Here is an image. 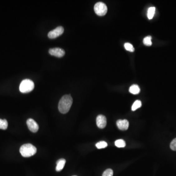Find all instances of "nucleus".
I'll list each match as a JSON object with an SVG mask.
<instances>
[{
    "mask_svg": "<svg viewBox=\"0 0 176 176\" xmlns=\"http://www.w3.org/2000/svg\"><path fill=\"white\" fill-rule=\"evenodd\" d=\"M129 92L133 94H137L140 93V88L137 85H133L129 88Z\"/></svg>",
    "mask_w": 176,
    "mask_h": 176,
    "instance_id": "nucleus-11",
    "label": "nucleus"
},
{
    "mask_svg": "<svg viewBox=\"0 0 176 176\" xmlns=\"http://www.w3.org/2000/svg\"><path fill=\"white\" fill-rule=\"evenodd\" d=\"M66 160L64 159H61L57 160L56 162V171L57 172L60 171L64 168L66 164Z\"/></svg>",
    "mask_w": 176,
    "mask_h": 176,
    "instance_id": "nucleus-10",
    "label": "nucleus"
},
{
    "mask_svg": "<svg viewBox=\"0 0 176 176\" xmlns=\"http://www.w3.org/2000/svg\"><path fill=\"white\" fill-rule=\"evenodd\" d=\"M26 124L31 132L36 133L39 130V125L37 123L31 118H29L26 121Z\"/></svg>",
    "mask_w": 176,
    "mask_h": 176,
    "instance_id": "nucleus-6",
    "label": "nucleus"
},
{
    "mask_svg": "<svg viewBox=\"0 0 176 176\" xmlns=\"http://www.w3.org/2000/svg\"><path fill=\"white\" fill-rule=\"evenodd\" d=\"M97 125L98 127L100 129H103L107 125L106 117L103 115H100L97 117Z\"/></svg>",
    "mask_w": 176,
    "mask_h": 176,
    "instance_id": "nucleus-8",
    "label": "nucleus"
},
{
    "mask_svg": "<svg viewBox=\"0 0 176 176\" xmlns=\"http://www.w3.org/2000/svg\"><path fill=\"white\" fill-rule=\"evenodd\" d=\"M112 175H113L112 170L111 169H108L104 172L102 176H112Z\"/></svg>",
    "mask_w": 176,
    "mask_h": 176,
    "instance_id": "nucleus-19",
    "label": "nucleus"
},
{
    "mask_svg": "<svg viewBox=\"0 0 176 176\" xmlns=\"http://www.w3.org/2000/svg\"></svg>",
    "mask_w": 176,
    "mask_h": 176,
    "instance_id": "nucleus-21",
    "label": "nucleus"
},
{
    "mask_svg": "<svg viewBox=\"0 0 176 176\" xmlns=\"http://www.w3.org/2000/svg\"><path fill=\"white\" fill-rule=\"evenodd\" d=\"M64 27L62 26H58L55 29L50 31L48 33V37L49 38L55 39L57 37L60 36L64 32Z\"/></svg>",
    "mask_w": 176,
    "mask_h": 176,
    "instance_id": "nucleus-5",
    "label": "nucleus"
},
{
    "mask_svg": "<svg viewBox=\"0 0 176 176\" xmlns=\"http://www.w3.org/2000/svg\"><path fill=\"white\" fill-rule=\"evenodd\" d=\"M170 148L173 151H176V138L174 139L171 142Z\"/></svg>",
    "mask_w": 176,
    "mask_h": 176,
    "instance_id": "nucleus-20",
    "label": "nucleus"
},
{
    "mask_svg": "<svg viewBox=\"0 0 176 176\" xmlns=\"http://www.w3.org/2000/svg\"><path fill=\"white\" fill-rule=\"evenodd\" d=\"M156 8L155 7H150L148 10L147 16L149 19H152L154 16Z\"/></svg>",
    "mask_w": 176,
    "mask_h": 176,
    "instance_id": "nucleus-12",
    "label": "nucleus"
},
{
    "mask_svg": "<svg viewBox=\"0 0 176 176\" xmlns=\"http://www.w3.org/2000/svg\"><path fill=\"white\" fill-rule=\"evenodd\" d=\"M49 54L55 57H62L65 55V51L62 49L59 48H52L50 49Z\"/></svg>",
    "mask_w": 176,
    "mask_h": 176,
    "instance_id": "nucleus-7",
    "label": "nucleus"
},
{
    "mask_svg": "<svg viewBox=\"0 0 176 176\" xmlns=\"http://www.w3.org/2000/svg\"><path fill=\"white\" fill-rule=\"evenodd\" d=\"M73 98L69 94L65 95L62 97L58 104V109L62 114L67 113L73 104Z\"/></svg>",
    "mask_w": 176,
    "mask_h": 176,
    "instance_id": "nucleus-1",
    "label": "nucleus"
},
{
    "mask_svg": "<svg viewBox=\"0 0 176 176\" xmlns=\"http://www.w3.org/2000/svg\"><path fill=\"white\" fill-rule=\"evenodd\" d=\"M37 149L34 146L30 143L25 144L21 147L20 152L23 157L25 158L33 156L36 153Z\"/></svg>",
    "mask_w": 176,
    "mask_h": 176,
    "instance_id": "nucleus-2",
    "label": "nucleus"
},
{
    "mask_svg": "<svg viewBox=\"0 0 176 176\" xmlns=\"http://www.w3.org/2000/svg\"><path fill=\"white\" fill-rule=\"evenodd\" d=\"M94 12L98 16H102L107 12V6L103 2H98L94 7Z\"/></svg>",
    "mask_w": 176,
    "mask_h": 176,
    "instance_id": "nucleus-4",
    "label": "nucleus"
},
{
    "mask_svg": "<svg viewBox=\"0 0 176 176\" xmlns=\"http://www.w3.org/2000/svg\"><path fill=\"white\" fill-rule=\"evenodd\" d=\"M152 37L150 36L146 37L143 39V42L145 45H147V46H150L152 44V41H151Z\"/></svg>",
    "mask_w": 176,
    "mask_h": 176,
    "instance_id": "nucleus-16",
    "label": "nucleus"
},
{
    "mask_svg": "<svg viewBox=\"0 0 176 176\" xmlns=\"http://www.w3.org/2000/svg\"><path fill=\"white\" fill-rule=\"evenodd\" d=\"M34 88V82L29 79H24L20 85L19 90L22 93H27L32 91Z\"/></svg>",
    "mask_w": 176,
    "mask_h": 176,
    "instance_id": "nucleus-3",
    "label": "nucleus"
},
{
    "mask_svg": "<svg viewBox=\"0 0 176 176\" xmlns=\"http://www.w3.org/2000/svg\"><path fill=\"white\" fill-rule=\"evenodd\" d=\"M115 145L118 148H123L126 146L125 141L123 140H118L115 141Z\"/></svg>",
    "mask_w": 176,
    "mask_h": 176,
    "instance_id": "nucleus-14",
    "label": "nucleus"
},
{
    "mask_svg": "<svg viewBox=\"0 0 176 176\" xmlns=\"http://www.w3.org/2000/svg\"><path fill=\"white\" fill-rule=\"evenodd\" d=\"M96 146L98 149H102V148H104L108 146V144L105 141H100V142L97 143Z\"/></svg>",
    "mask_w": 176,
    "mask_h": 176,
    "instance_id": "nucleus-17",
    "label": "nucleus"
},
{
    "mask_svg": "<svg viewBox=\"0 0 176 176\" xmlns=\"http://www.w3.org/2000/svg\"><path fill=\"white\" fill-rule=\"evenodd\" d=\"M142 105V104H141V102L140 100H136V101L134 103L133 105H132V110L133 111H135L137 109H139V108Z\"/></svg>",
    "mask_w": 176,
    "mask_h": 176,
    "instance_id": "nucleus-15",
    "label": "nucleus"
},
{
    "mask_svg": "<svg viewBox=\"0 0 176 176\" xmlns=\"http://www.w3.org/2000/svg\"><path fill=\"white\" fill-rule=\"evenodd\" d=\"M117 125L119 129L122 131L127 130L128 129L129 126V123L126 119H119L117 121Z\"/></svg>",
    "mask_w": 176,
    "mask_h": 176,
    "instance_id": "nucleus-9",
    "label": "nucleus"
},
{
    "mask_svg": "<svg viewBox=\"0 0 176 176\" xmlns=\"http://www.w3.org/2000/svg\"><path fill=\"white\" fill-rule=\"evenodd\" d=\"M124 47H125L126 50H128V51H130V52H134V48L133 47V45L130 43H126L124 44Z\"/></svg>",
    "mask_w": 176,
    "mask_h": 176,
    "instance_id": "nucleus-18",
    "label": "nucleus"
},
{
    "mask_svg": "<svg viewBox=\"0 0 176 176\" xmlns=\"http://www.w3.org/2000/svg\"><path fill=\"white\" fill-rule=\"evenodd\" d=\"M8 127V122L6 119H0V129L6 130Z\"/></svg>",
    "mask_w": 176,
    "mask_h": 176,
    "instance_id": "nucleus-13",
    "label": "nucleus"
}]
</instances>
